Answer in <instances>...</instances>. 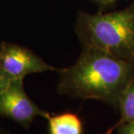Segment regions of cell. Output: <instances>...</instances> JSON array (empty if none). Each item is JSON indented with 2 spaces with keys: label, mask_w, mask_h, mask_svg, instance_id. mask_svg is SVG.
Returning <instances> with one entry per match:
<instances>
[{
  "label": "cell",
  "mask_w": 134,
  "mask_h": 134,
  "mask_svg": "<svg viewBox=\"0 0 134 134\" xmlns=\"http://www.w3.org/2000/svg\"><path fill=\"white\" fill-rule=\"evenodd\" d=\"M58 72L60 95L100 100L118 110L123 92L134 77V63L98 50L83 48L72 66Z\"/></svg>",
  "instance_id": "6da1fadb"
},
{
  "label": "cell",
  "mask_w": 134,
  "mask_h": 134,
  "mask_svg": "<svg viewBox=\"0 0 134 134\" xmlns=\"http://www.w3.org/2000/svg\"><path fill=\"white\" fill-rule=\"evenodd\" d=\"M75 29L83 48L134 63V2L125 9L107 14L80 12Z\"/></svg>",
  "instance_id": "7a4b0ae2"
},
{
  "label": "cell",
  "mask_w": 134,
  "mask_h": 134,
  "mask_svg": "<svg viewBox=\"0 0 134 134\" xmlns=\"http://www.w3.org/2000/svg\"><path fill=\"white\" fill-rule=\"evenodd\" d=\"M0 115L28 129L37 117L47 119L50 113L34 104L25 91L23 80L11 81L0 96Z\"/></svg>",
  "instance_id": "3957f363"
},
{
  "label": "cell",
  "mask_w": 134,
  "mask_h": 134,
  "mask_svg": "<svg viewBox=\"0 0 134 134\" xmlns=\"http://www.w3.org/2000/svg\"><path fill=\"white\" fill-rule=\"evenodd\" d=\"M0 68L9 81H23L30 74L58 70L29 48L10 43L0 45Z\"/></svg>",
  "instance_id": "277c9868"
},
{
  "label": "cell",
  "mask_w": 134,
  "mask_h": 134,
  "mask_svg": "<svg viewBox=\"0 0 134 134\" xmlns=\"http://www.w3.org/2000/svg\"><path fill=\"white\" fill-rule=\"evenodd\" d=\"M48 121L49 134H83V124L79 115L72 112L51 115Z\"/></svg>",
  "instance_id": "5b68a950"
},
{
  "label": "cell",
  "mask_w": 134,
  "mask_h": 134,
  "mask_svg": "<svg viewBox=\"0 0 134 134\" xmlns=\"http://www.w3.org/2000/svg\"><path fill=\"white\" fill-rule=\"evenodd\" d=\"M118 110L120 113L119 119L104 134H112L119 125L134 121V77L126 86L121 95Z\"/></svg>",
  "instance_id": "8992f818"
},
{
  "label": "cell",
  "mask_w": 134,
  "mask_h": 134,
  "mask_svg": "<svg viewBox=\"0 0 134 134\" xmlns=\"http://www.w3.org/2000/svg\"><path fill=\"white\" fill-rule=\"evenodd\" d=\"M115 130H117L118 134H134V121L123 123Z\"/></svg>",
  "instance_id": "52a82bcc"
},
{
  "label": "cell",
  "mask_w": 134,
  "mask_h": 134,
  "mask_svg": "<svg viewBox=\"0 0 134 134\" xmlns=\"http://www.w3.org/2000/svg\"><path fill=\"white\" fill-rule=\"evenodd\" d=\"M10 82V81H9L6 78V77L5 76V75L3 74V72L0 68V96L2 93V92L5 90V88L8 86Z\"/></svg>",
  "instance_id": "ba28073f"
},
{
  "label": "cell",
  "mask_w": 134,
  "mask_h": 134,
  "mask_svg": "<svg viewBox=\"0 0 134 134\" xmlns=\"http://www.w3.org/2000/svg\"><path fill=\"white\" fill-rule=\"evenodd\" d=\"M98 4L103 7H107L110 5H113L117 0H94Z\"/></svg>",
  "instance_id": "9c48e42d"
},
{
  "label": "cell",
  "mask_w": 134,
  "mask_h": 134,
  "mask_svg": "<svg viewBox=\"0 0 134 134\" xmlns=\"http://www.w3.org/2000/svg\"><path fill=\"white\" fill-rule=\"evenodd\" d=\"M0 134H10L8 133V131H6L5 130H4L1 126H0Z\"/></svg>",
  "instance_id": "30bf717a"
}]
</instances>
